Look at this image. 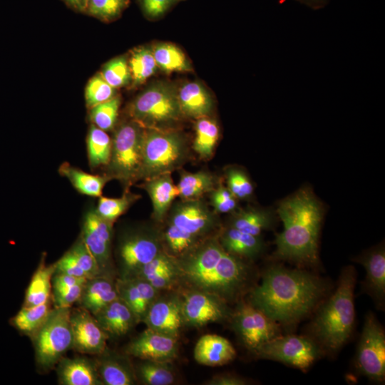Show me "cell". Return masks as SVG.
Masks as SVG:
<instances>
[{
    "label": "cell",
    "mask_w": 385,
    "mask_h": 385,
    "mask_svg": "<svg viewBox=\"0 0 385 385\" xmlns=\"http://www.w3.org/2000/svg\"><path fill=\"white\" fill-rule=\"evenodd\" d=\"M118 297L116 282L113 277L98 276L86 281L77 303L95 315Z\"/></svg>",
    "instance_id": "603a6c76"
},
{
    "label": "cell",
    "mask_w": 385,
    "mask_h": 385,
    "mask_svg": "<svg viewBox=\"0 0 385 385\" xmlns=\"http://www.w3.org/2000/svg\"><path fill=\"white\" fill-rule=\"evenodd\" d=\"M218 240L225 250L241 259L255 258L264 249V243L260 236L253 235L230 226L222 232Z\"/></svg>",
    "instance_id": "d4e9b609"
},
{
    "label": "cell",
    "mask_w": 385,
    "mask_h": 385,
    "mask_svg": "<svg viewBox=\"0 0 385 385\" xmlns=\"http://www.w3.org/2000/svg\"><path fill=\"white\" fill-rule=\"evenodd\" d=\"M185 143L175 132L144 128L140 177L147 179L170 173L183 161Z\"/></svg>",
    "instance_id": "8992f818"
},
{
    "label": "cell",
    "mask_w": 385,
    "mask_h": 385,
    "mask_svg": "<svg viewBox=\"0 0 385 385\" xmlns=\"http://www.w3.org/2000/svg\"><path fill=\"white\" fill-rule=\"evenodd\" d=\"M112 140L106 132L93 124L87 136V151L89 164L93 168L108 165Z\"/></svg>",
    "instance_id": "e575fe53"
},
{
    "label": "cell",
    "mask_w": 385,
    "mask_h": 385,
    "mask_svg": "<svg viewBox=\"0 0 385 385\" xmlns=\"http://www.w3.org/2000/svg\"><path fill=\"white\" fill-rule=\"evenodd\" d=\"M69 7L78 12L86 13L88 0H63Z\"/></svg>",
    "instance_id": "11a10c76"
},
{
    "label": "cell",
    "mask_w": 385,
    "mask_h": 385,
    "mask_svg": "<svg viewBox=\"0 0 385 385\" xmlns=\"http://www.w3.org/2000/svg\"><path fill=\"white\" fill-rule=\"evenodd\" d=\"M227 188L237 198L245 200L253 193V185L248 176L242 170L229 169L226 173Z\"/></svg>",
    "instance_id": "bcb514c9"
},
{
    "label": "cell",
    "mask_w": 385,
    "mask_h": 385,
    "mask_svg": "<svg viewBox=\"0 0 385 385\" xmlns=\"http://www.w3.org/2000/svg\"><path fill=\"white\" fill-rule=\"evenodd\" d=\"M219 134V127L214 120L207 117L198 118L193 143L195 152L202 158H209L213 153Z\"/></svg>",
    "instance_id": "8d00e7d4"
},
{
    "label": "cell",
    "mask_w": 385,
    "mask_h": 385,
    "mask_svg": "<svg viewBox=\"0 0 385 385\" xmlns=\"http://www.w3.org/2000/svg\"><path fill=\"white\" fill-rule=\"evenodd\" d=\"M171 362L143 360L135 371L137 380L145 385H170L175 383V374Z\"/></svg>",
    "instance_id": "d6a6232c"
},
{
    "label": "cell",
    "mask_w": 385,
    "mask_h": 385,
    "mask_svg": "<svg viewBox=\"0 0 385 385\" xmlns=\"http://www.w3.org/2000/svg\"><path fill=\"white\" fill-rule=\"evenodd\" d=\"M125 353L141 360L172 362L178 356V338L147 328L126 345Z\"/></svg>",
    "instance_id": "2e32d148"
},
{
    "label": "cell",
    "mask_w": 385,
    "mask_h": 385,
    "mask_svg": "<svg viewBox=\"0 0 385 385\" xmlns=\"http://www.w3.org/2000/svg\"><path fill=\"white\" fill-rule=\"evenodd\" d=\"M70 321L73 349L81 354L99 355L107 349L109 335L91 312L81 307L71 309Z\"/></svg>",
    "instance_id": "9a60e30c"
},
{
    "label": "cell",
    "mask_w": 385,
    "mask_h": 385,
    "mask_svg": "<svg viewBox=\"0 0 385 385\" xmlns=\"http://www.w3.org/2000/svg\"><path fill=\"white\" fill-rule=\"evenodd\" d=\"M174 258L179 282L227 302L236 300L250 282V267L242 259L225 250L218 239L199 242Z\"/></svg>",
    "instance_id": "7a4b0ae2"
},
{
    "label": "cell",
    "mask_w": 385,
    "mask_h": 385,
    "mask_svg": "<svg viewBox=\"0 0 385 385\" xmlns=\"http://www.w3.org/2000/svg\"><path fill=\"white\" fill-rule=\"evenodd\" d=\"M253 354L261 359L306 369L319 356L320 347L307 337L279 335L261 345Z\"/></svg>",
    "instance_id": "9c48e42d"
},
{
    "label": "cell",
    "mask_w": 385,
    "mask_h": 385,
    "mask_svg": "<svg viewBox=\"0 0 385 385\" xmlns=\"http://www.w3.org/2000/svg\"><path fill=\"white\" fill-rule=\"evenodd\" d=\"M356 356L359 371L371 380L385 378V334L372 313L366 315Z\"/></svg>",
    "instance_id": "8fae6325"
},
{
    "label": "cell",
    "mask_w": 385,
    "mask_h": 385,
    "mask_svg": "<svg viewBox=\"0 0 385 385\" xmlns=\"http://www.w3.org/2000/svg\"><path fill=\"white\" fill-rule=\"evenodd\" d=\"M147 328L176 338L184 326L180 296L158 297L148 308L143 321Z\"/></svg>",
    "instance_id": "e0dca14e"
},
{
    "label": "cell",
    "mask_w": 385,
    "mask_h": 385,
    "mask_svg": "<svg viewBox=\"0 0 385 385\" xmlns=\"http://www.w3.org/2000/svg\"><path fill=\"white\" fill-rule=\"evenodd\" d=\"M275 215L268 209L249 207L235 212L230 220V227L242 232L260 236L273 227Z\"/></svg>",
    "instance_id": "f546056e"
},
{
    "label": "cell",
    "mask_w": 385,
    "mask_h": 385,
    "mask_svg": "<svg viewBox=\"0 0 385 385\" xmlns=\"http://www.w3.org/2000/svg\"><path fill=\"white\" fill-rule=\"evenodd\" d=\"M71 308H52L39 329L30 337L36 364L43 371L53 369L73 346Z\"/></svg>",
    "instance_id": "5b68a950"
},
{
    "label": "cell",
    "mask_w": 385,
    "mask_h": 385,
    "mask_svg": "<svg viewBox=\"0 0 385 385\" xmlns=\"http://www.w3.org/2000/svg\"><path fill=\"white\" fill-rule=\"evenodd\" d=\"M129 0H88L86 14L103 21L116 19L126 8Z\"/></svg>",
    "instance_id": "ee69618b"
},
{
    "label": "cell",
    "mask_w": 385,
    "mask_h": 385,
    "mask_svg": "<svg viewBox=\"0 0 385 385\" xmlns=\"http://www.w3.org/2000/svg\"><path fill=\"white\" fill-rule=\"evenodd\" d=\"M366 272L365 287L377 300L385 294V252L382 247L375 248L359 257L356 260Z\"/></svg>",
    "instance_id": "4316f807"
},
{
    "label": "cell",
    "mask_w": 385,
    "mask_h": 385,
    "mask_svg": "<svg viewBox=\"0 0 385 385\" xmlns=\"http://www.w3.org/2000/svg\"><path fill=\"white\" fill-rule=\"evenodd\" d=\"M313 9H319L324 7L329 0H296Z\"/></svg>",
    "instance_id": "9f6ffc18"
},
{
    "label": "cell",
    "mask_w": 385,
    "mask_h": 385,
    "mask_svg": "<svg viewBox=\"0 0 385 385\" xmlns=\"http://www.w3.org/2000/svg\"><path fill=\"white\" fill-rule=\"evenodd\" d=\"M88 279L66 274L55 273L52 277V290L68 288L84 284Z\"/></svg>",
    "instance_id": "f5cc1de1"
},
{
    "label": "cell",
    "mask_w": 385,
    "mask_h": 385,
    "mask_svg": "<svg viewBox=\"0 0 385 385\" xmlns=\"http://www.w3.org/2000/svg\"><path fill=\"white\" fill-rule=\"evenodd\" d=\"M55 264L46 265L42 257L26 290L23 307H31L52 299V277Z\"/></svg>",
    "instance_id": "f1b7e54d"
},
{
    "label": "cell",
    "mask_w": 385,
    "mask_h": 385,
    "mask_svg": "<svg viewBox=\"0 0 385 385\" xmlns=\"http://www.w3.org/2000/svg\"><path fill=\"white\" fill-rule=\"evenodd\" d=\"M153 54L157 66L166 72L188 71L191 70L185 54L177 46L170 43L156 45Z\"/></svg>",
    "instance_id": "74e56055"
},
{
    "label": "cell",
    "mask_w": 385,
    "mask_h": 385,
    "mask_svg": "<svg viewBox=\"0 0 385 385\" xmlns=\"http://www.w3.org/2000/svg\"><path fill=\"white\" fill-rule=\"evenodd\" d=\"M170 223L183 231L201 237L215 227L216 221L205 205L195 199L186 200L177 205L173 210Z\"/></svg>",
    "instance_id": "ac0fdd59"
},
{
    "label": "cell",
    "mask_w": 385,
    "mask_h": 385,
    "mask_svg": "<svg viewBox=\"0 0 385 385\" xmlns=\"http://www.w3.org/2000/svg\"><path fill=\"white\" fill-rule=\"evenodd\" d=\"M54 264L56 268L55 273L66 274L89 279L86 273L77 264L69 251L66 252Z\"/></svg>",
    "instance_id": "f907efd6"
},
{
    "label": "cell",
    "mask_w": 385,
    "mask_h": 385,
    "mask_svg": "<svg viewBox=\"0 0 385 385\" xmlns=\"http://www.w3.org/2000/svg\"><path fill=\"white\" fill-rule=\"evenodd\" d=\"M93 316L109 337H122L139 323L134 312L120 297Z\"/></svg>",
    "instance_id": "cb8c5ba5"
},
{
    "label": "cell",
    "mask_w": 385,
    "mask_h": 385,
    "mask_svg": "<svg viewBox=\"0 0 385 385\" xmlns=\"http://www.w3.org/2000/svg\"><path fill=\"white\" fill-rule=\"evenodd\" d=\"M246 379L244 378L232 374H223L214 376L210 379L207 381L205 384L208 385H245L247 384Z\"/></svg>",
    "instance_id": "db71d44e"
},
{
    "label": "cell",
    "mask_w": 385,
    "mask_h": 385,
    "mask_svg": "<svg viewBox=\"0 0 385 385\" xmlns=\"http://www.w3.org/2000/svg\"><path fill=\"white\" fill-rule=\"evenodd\" d=\"M144 187L152 202L153 217L158 220H162L178 196L177 185L170 173H164L148 178Z\"/></svg>",
    "instance_id": "83f0119b"
},
{
    "label": "cell",
    "mask_w": 385,
    "mask_h": 385,
    "mask_svg": "<svg viewBox=\"0 0 385 385\" xmlns=\"http://www.w3.org/2000/svg\"><path fill=\"white\" fill-rule=\"evenodd\" d=\"M215 185L214 177L207 172L185 173L177 185L178 196L185 200H195L205 192H212Z\"/></svg>",
    "instance_id": "836d02e7"
},
{
    "label": "cell",
    "mask_w": 385,
    "mask_h": 385,
    "mask_svg": "<svg viewBox=\"0 0 385 385\" xmlns=\"http://www.w3.org/2000/svg\"><path fill=\"white\" fill-rule=\"evenodd\" d=\"M51 308V299L44 303L22 307L9 323L19 332L31 337L43 324Z\"/></svg>",
    "instance_id": "1f68e13d"
},
{
    "label": "cell",
    "mask_w": 385,
    "mask_h": 385,
    "mask_svg": "<svg viewBox=\"0 0 385 385\" xmlns=\"http://www.w3.org/2000/svg\"><path fill=\"white\" fill-rule=\"evenodd\" d=\"M132 120L143 128H161L177 121L182 113L175 91L170 85L157 83L141 93L131 103Z\"/></svg>",
    "instance_id": "52a82bcc"
},
{
    "label": "cell",
    "mask_w": 385,
    "mask_h": 385,
    "mask_svg": "<svg viewBox=\"0 0 385 385\" xmlns=\"http://www.w3.org/2000/svg\"><path fill=\"white\" fill-rule=\"evenodd\" d=\"M179 0H139L144 13L150 18L163 14Z\"/></svg>",
    "instance_id": "816d5d0a"
},
{
    "label": "cell",
    "mask_w": 385,
    "mask_h": 385,
    "mask_svg": "<svg viewBox=\"0 0 385 385\" xmlns=\"http://www.w3.org/2000/svg\"><path fill=\"white\" fill-rule=\"evenodd\" d=\"M187 291L180 296L184 325L200 327L230 318L232 312L222 299L195 289Z\"/></svg>",
    "instance_id": "7c38bea8"
},
{
    "label": "cell",
    "mask_w": 385,
    "mask_h": 385,
    "mask_svg": "<svg viewBox=\"0 0 385 385\" xmlns=\"http://www.w3.org/2000/svg\"><path fill=\"white\" fill-rule=\"evenodd\" d=\"M182 114L194 118L206 117L212 108V100L199 82L191 81L183 85L177 93Z\"/></svg>",
    "instance_id": "484cf974"
},
{
    "label": "cell",
    "mask_w": 385,
    "mask_h": 385,
    "mask_svg": "<svg viewBox=\"0 0 385 385\" xmlns=\"http://www.w3.org/2000/svg\"><path fill=\"white\" fill-rule=\"evenodd\" d=\"M138 198V196L130 192H125L121 197L117 198L101 197L96 212L102 218L113 222Z\"/></svg>",
    "instance_id": "ab89813d"
},
{
    "label": "cell",
    "mask_w": 385,
    "mask_h": 385,
    "mask_svg": "<svg viewBox=\"0 0 385 385\" xmlns=\"http://www.w3.org/2000/svg\"><path fill=\"white\" fill-rule=\"evenodd\" d=\"M133 86L143 83L157 68L153 51L146 47L133 49L128 61Z\"/></svg>",
    "instance_id": "d590c367"
},
{
    "label": "cell",
    "mask_w": 385,
    "mask_h": 385,
    "mask_svg": "<svg viewBox=\"0 0 385 385\" xmlns=\"http://www.w3.org/2000/svg\"><path fill=\"white\" fill-rule=\"evenodd\" d=\"M158 237L150 233L134 234L125 238L118 250L120 278H132L139 270L162 252Z\"/></svg>",
    "instance_id": "5bb4252c"
},
{
    "label": "cell",
    "mask_w": 385,
    "mask_h": 385,
    "mask_svg": "<svg viewBox=\"0 0 385 385\" xmlns=\"http://www.w3.org/2000/svg\"><path fill=\"white\" fill-rule=\"evenodd\" d=\"M277 212L284 229L276 237L274 257L301 265L316 264L323 208L312 191L300 189L282 200Z\"/></svg>",
    "instance_id": "3957f363"
},
{
    "label": "cell",
    "mask_w": 385,
    "mask_h": 385,
    "mask_svg": "<svg viewBox=\"0 0 385 385\" xmlns=\"http://www.w3.org/2000/svg\"><path fill=\"white\" fill-rule=\"evenodd\" d=\"M325 292L326 284L318 277L277 265L265 270L249 303L278 324L292 326L313 310Z\"/></svg>",
    "instance_id": "6da1fadb"
},
{
    "label": "cell",
    "mask_w": 385,
    "mask_h": 385,
    "mask_svg": "<svg viewBox=\"0 0 385 385\" xmlns=\"http://www.w3.org/2000/svg\"><path fill=\"white\" fill-rule=\"evenodd\" d=\"M143 133L144 128L133 120L117 129L108 163L112 175L125 183L140 177Z\"/></svg>",
    "instance_id": "ba28073f"
},
{
    "label": "cell",
    "mask_w": 385,
    "mask_h": 385,
    "mask_svg": "<svg viewBox=\"0 0 385 385\" xmlns=\"http://www.w3.org/2000/svg\"><path fill=\"white\" fill-rule=\"evenodd\" d=\"M58 382L62 385H102L96 361L86 356L63 357L57 364Z\"/></svg>",
    "instance_id": "ffe728a7"
},
{
    "label": "cell",
    "mask_w": 385,
    "mask_h": 385,
    "mask_svg": "<svg viewBox=\"0 0 385 385\" xmlns=\"http://www.w3.org/2000/svg\"><path fill=\"white\" fill-rule=\"evenodd\" d=\"M212 192V205L216 212L219 213H227L235 210L237 207V198L227 188L221 185L214 189Z\"/></svg>",
    "instance_id": "7dc6e473"
},
{
    "label": "cell",
    "mask_w": 385,
    "mask_h": 385,
    "mask_svg": "<svg viewBox=\"0 0 385 385\" xmlns=\"http://www.w3.org/2000/svg\"><path fill=\"white\" fill-rule=\"evenodd\" d=\"M147 282L158 291L171 289L179 282L175 261L173 265L160 272Z\"/></svg>",
    "instance_id": "681fc988"
},
{
    "label": "cell",
    "mask_w": 385,
    "mask_h": 385,
    "mask_svg": "<svg viewBox=\"0 0 385 385\" xmlns=\"http://www.w3.org/2000/svg\"><path fill=\"white\" fill-rule=\"evenodd\" d=\"M355 282L354 267H345L336 290L320 307L311 324L315 339L330 351L340 349L351 334L355 319Z\"/></svg>",
    "instance_id": "277c9868"
},
{
    "label": "cell",
    "mask_w": 385,
    "mask_h": 385,
    "mask_svg": "<svg viewBox=\"0 0 385 385\" xmlns=\"http://www.w3.org/2000/svg\"><path fill=\"white\" fill-rule=\"evenodd\" d=\"M115 282L119 297L132 309L138 322H142L159 291L138 277L119 278Z\"/></svg>",
    "instance_id": "d6986e66"
},
{
    "label": "cell",
    "mask_w": 385,
    "mask_h": 385,
    "mask_svg": "<svg viewBox=\"0 0 385 385\" xmlns=\"http://www.w3.org/2000/svg\"><path fill=\"white\" fill-rule=\"evenodd\" d=\"M58 171L70 181L77 191L92 197H100L104 185L111 179L108 176L86 173L68 163L61 164Z\"/></svg>",
    "instance_id": "4dcf8cb0"
},
{
    "label": "cell",
    "mask_w": 385,
    "mask_h": 385,
    "mask_svg": "<svg viewBox=\"0 0 385 385\" xmlns=\"http://www.w3.org/2000/svg\"><path fill=\"white\" fill-rule=\"evenodd\" d=\"M84 284H76L68 288L52 290V299L55 307L71 308L78 302Z\"/></svg>",
    "instance_id": "c3c4849f"
},
{
    "label": "cell",
    "mask_w": 385,
    "mask_h": 385,
    "mask_svg": "<svg viewBox=\"0 0 385 385\" xmlns=\"http://www.w3.org/2000/svg\"><path fill=\"white\" fill-rule=\"evenodd\" d=\"M112 235L113 222L102 218L96 210L87 212L80 237L96 260L102 274L110 277Z\"/></svg>",
    "instance_id": "4fadbf2b"
},
{
    "label": "cell",
    "mask_w": 385,
    "mask_h": 385,
    "mask_svg": "<svg viewBox=\"0 0 385 385\" xmlns=\"http://www.w3.org/2000/svg\"><path fill=\"white\" fill-rule=\"evenodd\" d=\"M115 90L100 74L91 78L86 88L85 98L87 107L93 106L115 97Z\"/></svg>",
    "instance_id": "b9f144b4"
},
{
    "label": "cell",
    "mask_w": 385,
    "mask_h": 385,
    "mask_svg": "<svg viewBox=\"0 0 385 385\" xmlns=\"http://www.w3.org/2000/svg\"><path fill=\"white\" fill-rule=\"evenodd\" d=\"M200 237L182 230L170 223L165 231L164 240L173 257H179L195 246Z\"/></svg>",
    "instance_id": "f35d334b"
},
{
    "label": "cell",
    "mask_w": 385,
    "mask_h": 385,
    "mask_svg": "<svg viewBox=\"0 0 385 385\" xmlns=\"http://www.w3.org/2000/svg\"><path fill=\"white\" fill-rule=\"evenodd\" d=\"M68 251L79 267L86 273L88 278L104 276L102 274L96 260L81 237H79Z\"/></svg>",
    "instance_id": "f6af8a7d"
},
{
    "label": "cell",
    "mask_w": 385,
    "mask_h": 385,
    "mask_svg": "<svg viewBox=\"0 0 385 385\" xmlns=\"http://www.w3.org/2000/svg\"><path fill=\"white\" fill-rule=\"evenodd\" d=\"M120 107V98L117 96L90 108V118L94 125L108 131L113 128L116 123Z\"/></svg>",
    "instance_id": "60d3db41"
},
{
    "label": "cell",
    "mask_w": 385,
    "mask_h": 385,
    "mask_svg": "<svg viewBox=\"0 0 385 385\" xmlns=\"http://www.w3.org/2000/svg\"><path fill=\"white\" fill-rule=\"evenodd\" d=\"M230 319L241 342L252 353L280 335L279 324L249 302L239 303Z\"/></svg>",
    "instance_id": "30bf717a"
},
{
    "label": "cell",
    "mask_w": 385,
    "mask_h": 385,
    "mask_svg": "<svg viewBox=\"0 0 385 385\" xmlns=\"http://www.w3.org/2000/svg\"><path fill=\"white\" fill-rule=\"evenodd\" d=\"M101 75L114 88L125 86L131 80L128 63L124 57H118L108 62Z\"/></svg>",
    "instance_id": "7bdbcfd3"
},
{
    "label": "cell",
    "mask_w": 385,
    "mask_h": 385,
    "mask_svg": "<svg viewBox=\"0 0 385 385\" xmlns=\"http://www.w3.org/2000/svg\"><path fill=\"white\" fill-rule=\"evenodd\" d=\"M98 356L97 370L103 384L133 385L138 381L134 368L124 356L106 349Z\"/></svg>",
    "instance_id": "44dd1931"
},
{
    "label": "cell",
    "mask_w": 385,
    "mask_h": 385,
    "mask_svg": "<svg viewBox=\"0 0 385 385\" xmlns=\"http://www.w3.org/2000/svg\"><path fill=\"white\" fill-rule=\"evenodd\" d=\"M193 356L200 364L218 366L233 361L236 356V351L226 338L217 334H207L197 340Z\"/></svg>",
    "instance_id": "7402d4cb"
}]
</instances>
